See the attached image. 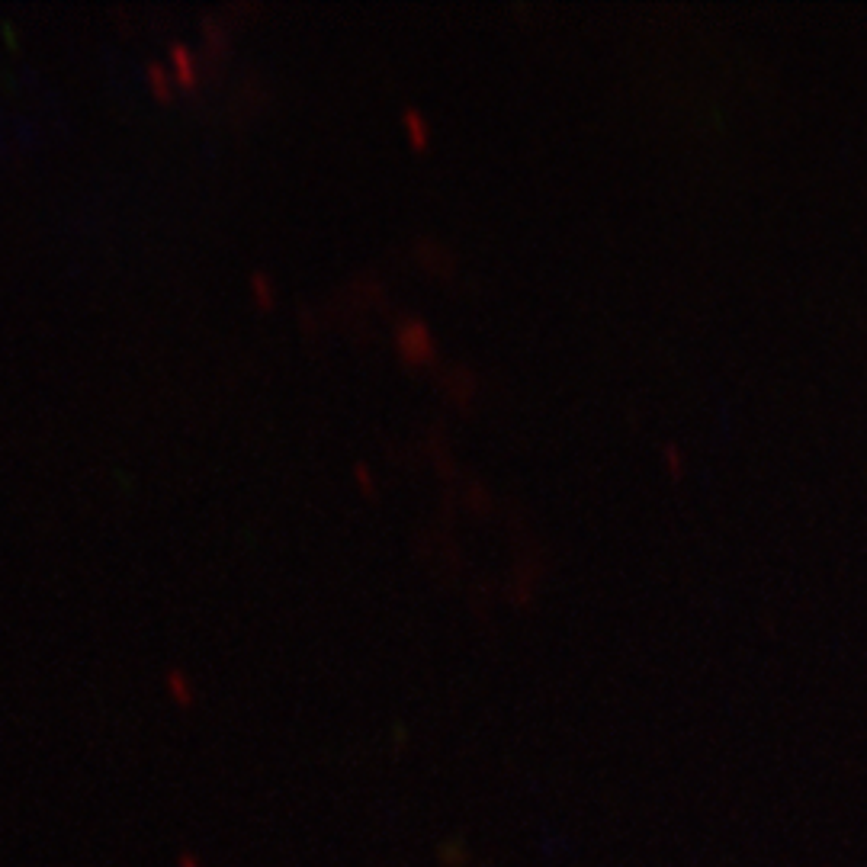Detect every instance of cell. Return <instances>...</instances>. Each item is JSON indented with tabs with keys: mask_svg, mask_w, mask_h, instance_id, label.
Segmentation results:
<instances>
[{
	"mask_svg": "<svg viewBox=\"0 0 867 867\" xmlns=\"http://www.w3.org/2000/svg\"><path fill=\"white\" fill-rule=\"evenodd\" d=\"M395 347L408 363H431L437 357V341L431 328L418 322V318H405L395 328Z\"/></svg>",
	"mask_w": 867,
	"mask_h": 867,
	"instance_id": "1",
	"label": "cell"
},
{
	"mask_svg": "<svg viewBox=\"0 0 867 867\" xmlns=\"http://www.w3.org/2000/svg\"><path fill=\"white\" fill-rule=\"evenodd\" d=\"M171 65H174V81H180L184 87H193L196 78H200V68H196V52L190 49L187 42H171Z\"/></svg>",
	"mask_w": 867,
	"mask_h": 867,
	"instance_id": "2",
	"label": "cell"
},
{
	"mask_svg": "<svg viewBox=\"0 0 867 867\" xmlns=\"http://www.w3.org/2000/svg\"><path fill=\"white\" fill-rule=\"evenodd\" d=\"M402 126H405V135L412 139L415 148H424V145L431 142V123L415 110V106L402 110Z\"/></svg>",
	"mask_w": 867,
	"mask_h": 867,
	"instance_id": "3",
	"label": "cell"
},
{
	"mask_svg": "<svg viewBox=\"0 0 867 867\" xmlns=\"http://www.w3.org/2000/svg\"><path fill=\"white\" fill-rule=\"evenodd\" d=\"M174 74L167 71L161 62H151L148 65V87L155 90V94L161 97V100H167V97H174Z\"/></svg>",
	"mask_w": 867,
	"mask_h": 867,
	"instance_id": "4",
	"label": "cell"
},
{
	"mask_svg": "<svg viewBox=\"0 0 867 867\" xmlns=\"http://www.w3.org/2000/svg\"><path fill=\"white\" fill-rule=\"evenodd\" d=\"M251 296L261 302L264 309H270L273 302H277V286H273V280L267 277L264 270H257V273H251Z\"/></svg>",
	"mask_w": 867,
	"mask_h": 867,
	"instance_id": "5",
	"label": "cell"
},
{
	"mask_svg": "<svg viewBox=\"0 0 867 867\" xmlns=\"http://www.w3.org/2000/svg\"><path fill=\"white\" fill-rule=\"evenodd\" d=\"M354 476L360 479L363 492H373V489H376V485H373V476L367 473V466H363V463H357V466H354Z\"/></svg>",
	"mask_w": 867,
	"mask_h": 867,
	"instance_id": "6",
	"label": "cell"
}]
</instances>
